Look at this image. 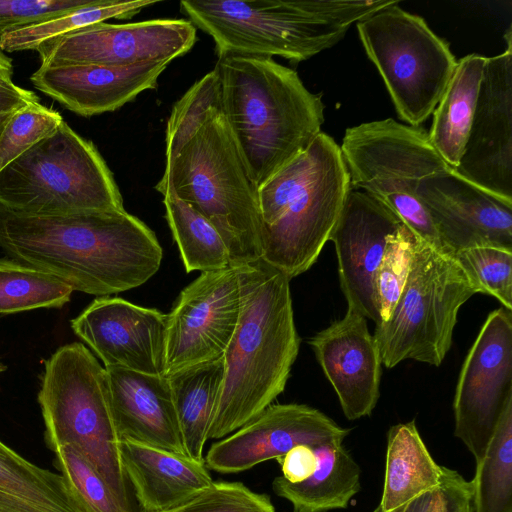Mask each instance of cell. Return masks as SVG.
I'll return each mask as SVG.
<instances>
[{"instance_id":"1","label":"cell","mask_w":512,"mask_h":512,"mask_svg":"<svg viewBox=\"0 0 512 512\" xmlns=\"http://www.w3.org/2000/svg\"><path fill=\"white\" fill-rule=\"evenodd\" d=\"M0 247L74 291L100 297L141 286L163 258L154 232L126 210L34 216L0 206Z\"/></svg>"},{"instance_id":"2","label":"cell","mask_w":512,"mask_h":512,"mask_svg":"<svg viewBox=\"0 0 512 512\" xmlns=\"http://www.w3.org/2000/svg\"><path fill=\"white\" fill-rule=\"evenodd\" d=\"M237 269L240 317L224 353L208 440L226 437L273 403L286 387L300 347L290 279L263 259Z\"/></svg>"},{"instance_id":"3","label":"cell","mask_w":512,"mask_h":512,"mask_svg":"<svg viewBox=\"0 0 512 512\" xmlns=\"http://www.w3.org/2000/svg\"><path fill=\"white\" fill-rule=\"evenodd\" d=\"M214 68L223 115L258 188L322 132V97L295 70L269 57L226 55Z\"/></svg>"},{"instance_id":"4","label":"cell","mask_w":512,"mask_h":512,"mask_svg":"<svg viewBox=\"0 0 512 512\" xmlns=\"http://www.w3.org/2000/svg\"><path fill=\"white\" fill-rule=\"evenodd\" d=\"M397 0H183L180 10L212 37L218 58L280 56L293 63L337 44L352 26Z\"/></svg>"},{"instance_id":"5","label":"cell","mask_w":512,"mask_h":512,"mask_svg":"<svg viewBox=\"0 0 512 512\" xmlns=\"http://www.w3.org/2000/svg\"><path fill=\"white\" fill-rule=\"evenodd\" d=\"M350 189L340 146L319 133L258 187L261 259L290 280L307 271L330 240Z\"/></svg>"},{"instance_id":"6","label":"cell","mask_w":512,"mask_h":512,"mask_svg":"<svg viewBox=\"0 0 512 512\" xmlns=\"http://www.w3.org/2000/svg\"><path fill=\"white\" fill-rule=\"evenodd\" d=\"M155 189L174 196L204 216L225 242L230 266L263 255L258 188L223 111L212 113L169 160Z\"/></svg>"},{"instance_id":"7","label":"cell","mask_w":512,"mask_h":512,"mask_svg":"<svg viewBox=\"0 0 512 512\" xmlns=\"http://www.w3.org/2000/svg\"><path fill=\"white\" fill-rule=\"evenodd\" d=\"M38 401L49 448L73 446L132 510L105 367L79 342L60 347L45 363Z\"/></svg>"},{"instance_id":"8","label":"cell","mask_w":512,"mask_h":512,"mask_svg":"<svg viewBox=\"0 0 512 512\" xmlns=\"http://www.w3.org/2000/svg\"><path fill=\"white\" fill-rule=\"evenodd\" d=\"M0 206L34 216L125 210L96 146L65 121L0 171Z\"/></svg>"},{"instance_id":"9","label":"cell","mask_w":512,"mask_h":512,"mask_svg":"<svg viewBox=\"0 0 512 512\" xmlns=\"http://www.w3.org/2000/svg\"><path fill=\"white\" fill-rule=\"evenodd\" d=\"M340 150L351 189L373 196L419 239L452 254L416 194L422 179L451 168L432 146L427 131L392 118L366 122L346 129Z\"/></svg>"},{"instance_id":"10","label":"cell","mask_w":512,"mask_h":512,"mask_svg":"<svg viewBox=\"0 0 512 512\" xmlns=\"http://www.w3.org/2000/svg\"><path fill=\"white\" fill-rule=\"evenodd\" d=\"M477 293L453 254L417 237L403 292L389 319L375 326L382 364L392 368L413 359L440 366L460 307Z\"/></svg>"},{"instance_id":"11","label":"cell","mask_w":512,"mask_h":512,"mask_svg":"<svg viewBox=\"0 0 512 512\" xmlns=\"http://www.w3.org/2000/svg\"><path fill=\"white\" fill-rule=\"evenodd\" d=\"M398 3L365 17L356 28L398 116L419 127L442 98L457 60L449 44L423 18L403 10Z\"/></svg>"},{"instance_id":"12","label":"cell","mask_w":512,"mask_h":512,"mask_svg":"<svg viewBox=\"0 0 512 512\" xmlns=\"http://www.w3.org/2000/svg\"><path fill=\"white\" fill-rule=\"evenodd\" d=\"M512 400V313L487 316L460 371L453 400L454 435L479 461Z\"/></svg>"},{"instance_id":"13","label":"cell","mask_w":512,"mask_h":512,"mask_svg":"<svg viewBox=\"0 0 512 512\" xmlns=\"http://www.w3.org/2000/svg\"><path fill=\"white\" fill-rule=\"evenodd\" d=\"M238 269L201 272L167 314L164 376L224 355L238 325Z\"/></svg>"},{"instance_id":"14","label":"cell","mask_w":512,"mask_h":512,"mask_svg":"<svg viewBox=\"0 0 512 512\" xmlns=\"http://www.w3.org/2000/svg\"><path fill=\"white\" fill-rule=\"evenodd\" d=\"M197 39L185 19L93 24L37 48L41 66L95 64L115 67L169 63L187 53Z\"/></svg>"},{"instance_id":"15","label":"cell","mask_w":512,"mask_h":512,"mask_svg":"<svg viewBox=\"0 0 512 512\" xmlns=\"http://www.w3.org/2000/svg\"><path fill=\"white\" fill-rule=\"evenodd\" d=\"M504 52L487 57L467 142L455 173L512 200V30Z\"/></svg>"},{"instance_id":"16","label":"cell","mask_w":512,"mask_h":512,"mask_svg":"<svg viewBox=\"0 0 512 512\" xmlns=\"http://www.w3.org/2000/svg\"><path fill=\"white\" fill-rule=\"evenodd\" d=\"M349 433L350 429L308 405L271 404L254 419L214 442L204 463L218 473H240L277 459L295 446L343 442Z\"/></svg>"},{"instance_id":"17","label":"cell","mask_w":512,"mask_h":512,"mask_svg":"<svg viewBox=\"0 0 512 512\" xmlns=\"http://www.w3.org/2000/svg\"><path fill=\"white\" fill-rule=\"evenodd\" d=\"M416 194L450 253L478 245L512 249V200L475 185L452 168L422 179Z\"/></svg>"},{"instance_id":"18","label":"cell","mask_w":512,"mask_h":512,"mask_svg":"<svg viewBox=\"0 0 512 512\" xmlns=\"http://www.w3.org/2000/svg\"><path fill=\"white\" fill-rule=\"evenodd\" d=\"M105 367L145 374L164 373L167 314L122 298H96L71 321Z\"/></svg>"},{"instance_id":"19","label":"cell","mask_w":512,"mask_h":512,"mask_svg":"<svg viewBox=\"0 0 512 512\" xmlns=\"http://www.w3.org/2000/svg\"><path fill=\"white\" fill-rule=\"evenodd\" d=\"M402 224L385 204L364 191L350 189L330 236L348 309L375 324L379 320L374 297L375 274L387 237Z\"/></svg>"},{"instance_id":"20","label":"cell","mask_w":512,"mask_h":512,"mask_svg":"<svg viewBox=\"0 0 512 512\" xmlns=\"http://www.w3.org/2000/svg\"><path fill=\"white\" fill-rule=\"evenodd\" d=\"M309 344L348 420L370 416L379 399L381 354L367 319L347 309Z\"/></svg>"},{"instance_id":"21","label":"cell","mask_w":512,"mask_h":512,"mask_svg":"<svg viewBox=\"0 0 512 512\" xmlns=\"http://www.w3.org/2000/svg\"><path fill=\"white\" fill-rule=\"evenodd\" d=\"M168 64L40 66L30 80L35 88L66 109L91 117L115 111L141 92L155 89Z\"/></svg>"},{"instance_id":"22","label":"cell","mask_w":512,"mask_h":512,"mask_svg":"<svg viewBox=\"0 0 512 512\" xmlns=\"http://www.w3.org/2000/svg\"><path fill=\"white\" fill-rule=\"evenodd\" d=\"M105 370L120 437L186 455L168 378L115 366Z\"/></svg>"},{"instance_id":"23","label":"cell","mask_w":512,"mask_h":512,"mask_svg":"<svg viewBox=\"0 0 512 512\" xmlns=\"http://www.w3.org/2000/svg\"><path fill=\"white\" fill-rule=\"evenodd\" d=\"M121 460L141 512L176 507L213 483L204 460L121 438Z\"/></svg>"},{"instance_id":"24","label":"cell","mask_w":512,"mask_h":512,"mask_svg":"<svg viewBox=\"0 0 512 512\" xmlns=\"http://www.w3.org/2000/svg\"><path fill=\"white\" fill-rule=\"evenodd\" d=\"M318 464L313 474L299 483L282 476L272 482L274 493L289 501L293 512H328L345 509L360 491L361 469L343 442L314 446Z\"/></svg>"},{"instance_id":"25","label":"cell","mask_w":512,"mask_h":512,"mask_svg":"<svg viewBox=\"0 0 512 512\" xmlns=\"http://www.w3.org/2000/svg\"><path fill=\"white\" fill-rule=\"evenodd\" d=\"M0 512H86L60 473L41 468L0 440Z\"/></svg>"},{"instance_id":"26","label":"cell","mask_w":512,"mask_h":512,"mask_svg":"<svg viewBox=\"0 0 512 512\" xmlns=\"http://www.w3.org/2000/svg\"><path fill=\"white\" fill-rule=\"evenodd\" d=\"M486 59L472 53L458 60L450 82L433 111L428 138L451 168L459 164L467 142Z\"/></svg>"},{"instance_id":"27","label":"cell","mask_w":512,"mask_h":512,"mask_svg":"<svg viewBox=\"0 0 512 512\" xmlns=\"http://www.w3.org/2000/svg\"><path fill=\"white\" fill-rule=\"evenodd\" d=\"M442 466L429 453L414 421L391 426L387 433V451L383 491V512H392L423 492L435 487Z\"/></svg>"},{"instance_id":"28","label":"cell","mask_w":512,"mask_h":512,"mask_svg":"<svg viewBox=\"0 0 512 512\" xmlns=\"http://www.w3.org/2000/svg\"><path fill=\"white\" fill-rule=\"evenodd\" d=\"M224 355L167 376L185 454L203 461L211 417L224 378Z\"/></svg>"},{"instance_id":"29","label":"cell","mask_w":512,"mask_h":512,"mask_svg":"<svg viewBox=\"0 0 512 512\" xmlns=\"http://www.w3.org/2000/svg\"><path fill=\"white\" fill-rule=\"evenodd\" d=\"M472 482L473 512H512V400L498 421Z\"/></svg>"},{"instance_id":"30","label":"cell","mask_w":512,"mask_h":512,"mask_svg":"<svg viewBox=\"0 0 512 512\" xmlns=\"http://www.w3.org/2000/svg\"><path fill=\"white\" fill-rule=\"evenodd\" d=\"M163 203L186 272H209L230 266L225 242L204 216L174 196H163Z\"/></svg>"},{"instance_id":"31","label":"cell","mask_w":512,"mask_h":512,"mask_svg":"<svg viewBox=\"0 0 512 512\" xmlns=\"http://www.w3.org/2000/svg\"><path fill=\"white\" fill-rule=\"evenodd\" d=\"M157 2L155 0H92L90 4L67 14L3 35L0 37V48L3 52L37 50L40 45L78 29L105 22L111 18L129 19L143 8Z\"/></svg>"},{"instance_id":"32","label":"cell","mask_w":512,"mask_h":512,"mask_svg":"<svg viewBox=\"0 0 512 512\" xmlns=\"http://www.w3.org/2000/svg\"><path fill=\"white\" fill-rule=\"evenodd\" d=\"M73 291L47 272L0 259V314L59 308L70 300Z\"/></svg>"},{"instance_id":"33","label":"cell","mask_w":512,"mask_h":512,"mask_svg":"<svg viewBox=\"0 0 512 512\" xmlns=\"http://www.w3.org/2000/svg\"><path fill=\"white\" fill-rule=\"evenodd\" d=\"M223 111L222 86L214 68L174 104L166 133V160L171 159L214 112Z\"/></svg>"},{"instance_id":"34","label":"cell","mask_w":512,"mask_h":512,"mask_svg":"<svg viewBox=\"0 0 512 512\" xmlns=\"http://www.w3.org/2000/svg\"><path fill=\"white\" fill-rule=\"evenodd\" d=\"M417 236L404 223L387 237L384 254L374 278V297L379 320L386 322L405 287Z\"/></svg>"},{"instance_id":"35","label":"cell","mask_w":512,"mask_h":512,"mask_svg":"<svg viewBox=\"0 0 512 512\" xmlns=\"http://www.w3.org/2000/svg\"><path fill=\"white\" fill-rule=\"evenodd\" d=\"M478 293L495 297L505 309H512V249L478 245L454 254Z\"/></svg>"},{"instance_id":"36","label":"cell","mask_w":512,"mask_h":512,"mask_svg":"<svg viewBox=\"0 0 512 512\" xmlns=\"http://www.w3.org/2000/svg\"><path fill=\"white\" fill-rule=\"evenodd\" d=\"M55 465L86 512H133L118 500L96 468L73 446L55 450Z\"/></svg>"},{"instance_id":"37","label":"cell","mask_w":512,"mask_h":512,"mask_svg":"<svg viewBox=\"0 0 512 512\" xmlns=\"http://www.w3.org/2000/svg\"><path fill=\"white\" fill-rule=\"evenodd\" d=\"M59 112L39 102L18 110L0 136V171L63 122Z\"/></svg>"},{"instance_id":"38","label":"cell","mask_w":512,"mask_h":512,"mask_svg":"<svg viewBox=\"0 0 512 512\" xmlns=\"http://www.w3.org/2000/svg\"><path fill=\"white\" fill-rule=\"evenodd\" d=\"M163 512H276L270 497L240 482H214L184 503Z\"/></svg>"},{"instance_id":"39","label":"cell","mask_w":512,"mask_h":512,"mask_svg":"<svg viewBox=\"0 0 512 512\" xmlns=\"http://www.w3.org/2000/svg\"><path fill=\"white\" fill-rule=\"evenodd\" d=\"M472 482L442 466L439 483L392 512H473Z\"/></svg>"},{"instance_id":"40","label":"cell","mask_w":512,"mask_h":512,"mask_svg":"<svg viewBox=\"0 0 512 512\" xmlns=\"http://www.w3.org/2000/svg\"><path fill=\"white\" fill-rule=\"evenodd\" d=\"M92 0H0V37L90 4Z\"/></svg>"},{"instance_id":"41","label":"cell","mask_w":512,"mask_h":512,"mask_svg":"<svg viewBox=\"0 0 512 512\" xmlns=\"http://www.w3.org/2000/svg\"><path fill=\"white\" fill-rule=\"evenodd\" d=\"M282 477L291 483H299L309 478L317 468L318 458L314 447L298 445L277 458Z\"/></svg>"},{"instance_id":"42","label":"cell","mask_w":512,"mask_h":512,"mask_svg":"<svg viewBox=\"0 0 512 512\" xmlns=\"http://www.w3.org/2000/svg\"><path fill=\"white\" fill-rule=\"evenodd\" d=\"M33 102H39L33 91L21 88L12 81L0 79V114L18 111Z\"/></svg>"},{"instance_id":"43","label":"cell","mask_w":512,"mask_h":512,"mask_svg":"<svg viewBox=\"0 0 512 512\" xmlns=\"http://www.w3.org/2000/svg\"><path fill=\"white\" fill-rule=\"evenodd\" d=\"M13 63L12 59L8 57L0 48V79L12 81Z\"/></svg>"},{"instance_id":"44","label":"cell","mask_w":512,"mask_h":512,"mask_svg":"<svg viewBox=\"0 0 512 512\" xmlns=\"http://www.w3.org/2000/svg\"><path fill=\"white\" fill-rule=\"evenodd\" d=\"M17 111L15 112H10V113H1L0 114V136L4 130V128L6 127V125L8 124V122L10 121V119L12 118V116L16 113Z\"/></svg>"},{"instance_id":"45","label":"cell","mask_w":512,"mask_h":512,"mask_svg":"<svg viewBox=\"0 0 512 512\" xmlns=\"http://www.w3.org/2000/svg\"><path fill=\"white\" fill-rule=\"evenodd\" d=\"M6 370V366L0 361V373Z\"/></svg>"},{"instance_id":"46","label":"cell","mask_w":512,"mask_h":512,"mask_svg":"<svg viewBox=\"0 0 512 512\" xmlns=\"http://www.w3.org/2000/svg\"><path fill=\"white\" fill-rule=\"evenodd\" d=\"M373 512H383V511L380 509V507H379V506H377V507L373 510Z\"/></svg>"}]
</instances>
